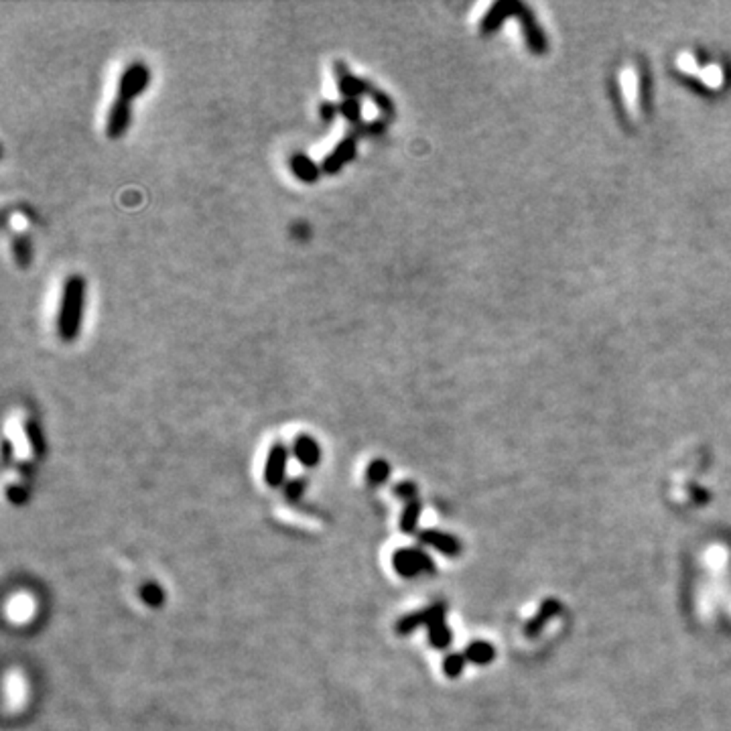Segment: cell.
<instances>
[{
    "mask_svg": "<svg viewBox=\"0 0 731 731\" xmlns=\"http://www.w3.org/2000/svg\"><path fill=\"white\" fill-rule=\"evenodd\" d=\"M86 299H88V281L82 274H69L61 287V299L55 317V330L61 341L71 343L82 333Z\"/></svg>",
    "mask_w": 731,
    "mask_h": 731,
    "instance_id": "6da1fadb",
    "label": "cell"
},
{
    "mask_svg": "<svg viewBox=\"0 0 731 731\" xmlns=\"http://www.w3.org/2000/svg\"><path fill=\"white\" fill-rule=\"evenodd\" d=\"M153 73L151 67L144 61H133L122 69L120 77H118V86H116V98L126 102H134L140 94L146 92V88L151 86Z\"/></svg>",
    "mask_w": 731,
    "mask_h": 731,
    "instance_id": "7a4b0ae2",
    "label": "cell"
},
{
    "mask_svg": "<svg viewBox=\"0 0 731 731\" xmlns=\"http://www.w3.org/2000/svg\"><path fill=\"white\" fill-rule=\"evenodd\" d=\"M358 140L360 138L354 136V134L343 136L332 151L323 157V161L319 163L321 171L325 175H337L348 163H352L356 159V155H358Z\"/></svg>",
    "mask_w": 731,
    "mask_h": 731,
    "instance_id": "3957f363",
    "label": "cell"
},
{
    "mask_svg": "<svg viewBox=\"0 0 731 731\" xmlns=\"http://www.w3.org/2000/svg\"><path fill=\"white\" fill-rule=\"evenodd\" d=\"M392 565L397 569V573L402 577H415L419 573H433L435 565H433L431 557L419 549H400L392 557Z\"/></svg>",
    "mask_w": 731,
    "mask_h": 731,
    "instance_id": "277c9868",
    "label": "cell"
},
{
    "mask_svg": "<svg viewBox=\"0 0 731 731\" xmlns=\"http://www.w3.org/2000/svg\"><path fill=\"white\" fill-rule=\"evenodd\" d=\"M131 120H133V102L114 98L106 116V136L112 140L122 138L131 126Z\"/></svg>",
    "mask_w": 731,
    "mask_h": 731,
    "instance_id": "5b68a950",
    "label": "cell"
},
{
    "mask_svg": "<svg viewBox=\"0 0 731 731\" xmlns=\"http://www.w3.org/2000/svg\"><path fill=\"white\" fill-rule=\"evenodd\" d=\"M333 75H335V86H337V92L341 94V100H360V96H364L366 77L354 75L343 61L337 59L333 64Z\"/></svg>",
    "mask_w": 731,
    "mask_h": 731,
    "instance_id": "8992f818",
    "label": "cell"
},
{
    "mask_svg": "<svg viewBox=\"0 0 731 731\" xmlns=\"http://www.w3.org/2000/svg\"><path fill=\"white\" fill-rule=\"evenodd\" d=\"M287 462H289V449L283 443H274L268 451L265 464V482L268 486L276 488L283 484L285 480V471H287Z\"/></svg>",
    "mask_w": 731,
    "mask_h": 731,
    "instance_id": "52a82bcc",
    "label": "cell"
},
{
    "mask_svg": "<svg viewBox=\"0 0 731 731\" xmlns=\"http://www.w3.org/2000/svg\"><path fill=\"white\" fill-rule=\"evenodd\" d=\"M289 169L291 173L299 179L301 183H307V185H313L319 181L321 177V165L315 163L309 155L305 153H295L293 157H289Z\"/></svg>",
    "mask_w": 731,
    "mask_h": 731,
    "instance_id": "ba28073f",
    "label": "cell"
},
{
    "mask_svg": "<svg viewBox=\"0 0 731 731\" xmlns=\"http://www.w3.org/2000/svg\"><path fill=\"white\" fill-rule=\"evenodd\" d=\"M295 459L305 467H315L321 462V447L311 435H299L291 447Z\"/></svg>",
    "mask_w": 731,
    "mask_h": 731,
    "instance_id": "9c48e42d",
    "label": "cell"
},
{
    "mask_svg": "<svg viewBox=\"0 0 731 731\" xmlns=\"http://www.w3.org/2000/svg\"><path fill=\"white\" fill-rule=\"evenodd\" d=\"M421 540L427 542V544H431L435 549H439L441 553H445V555H449V557H455V555H459V551H462L459 540H457L455 536L445 534V532L425 531L421 534Z\"/></svg>",
    "mask_w": 731,
    "mask_h": 731,
    "instance_id": "30bf717a",
    "label": "cell"
},
{
    "mask_svg": "<svg viewBox=\"0 0 731 731\" xmlns=\"http://www.w3.org/2000/svg\"><path fill=\"white\" fill-rule=\"evenodd\" d=\"M364 96L370 98V102L378 108V112H380V114H384L386 118H395V114H397V106H395L392 98H390L384 90H380L374 82H370V79H366Z\"/></svg>",
    "mask_w": 731,
    "mask_h": 731,
    "instance_id": "8fae6325",
    "label": "cell"
},
{
    "mask_svg": "<svg viewBox=\"0 0 731 731\" xmlns=\"http://www.w3.org/2000/svg\"><path fill=\"white\" fill-rule=\"evenodd\" d=\"M441 611H445L443 605H433V607H427V609H423V611H417V614H412V616H406V618L400 620L397 630H399L400 634H408V632H412L415 628L423 626V624L429 626Z\"/></svg>",
    "mask_w": 731,
    "mask_h": 731,
    "instance_id": "7c38bea8",
    "label": "cell"
},
{
    "mask_svg": "<svg viewBox=\"0 0 731 731\" xmlns=\"http://www.w3.org/2000/svg\"><path fill=\"white\" fill-rule=\"evenodd\" d=\"M12 254H15V260L21 268H27L33 260V248H31V242L23 236V234H15L12 236Z\"/></svg>",
    "mask_w": 731,
    "mask_h": 731,
    "instance_id": "4fadbf2b",
    "label": "cell"
},
{
    "mask_svg": "<svg viewBox=\"0 0 731 731\" xmlns=\"http://www.w3.org/2000/svg\"><path fill=\"white\" fill-rule=\"evenodd\" d=\"M429 634H431V644L435 648H445L451 642V632L445 626V611H441L429 624Z\"/></svg>",
    "mask_w": 731,
    "mask_h": 731,
    "instance_id": "5bb4252c",
    "label": "cell"
},
{
    "mask_svg": "<svg viewBox=\"0 0 731 731\" xmlns=\"http://www.w3.org/2000/svg\"><path fill=\"white\" fill-rule=\"evenodd\" d=\"M466 658L475 665H486L494 658V646L488 642H473L467 646Z\"/></svg>",
    "mask_w": 731,
    "mask_h": 731,
    "instance_id": "9a60e30c",
    "label": "cell"
},
{
    "mask_svg": "<svg viewBox=\"0 0 731 731\" xmlns=\"http://www.w3.org/2000/svg\"><path fill=\"white\" fill-rule=\"evenodd\" d=\"M25 435H27V441H29V445H31L35 455L41 457L47 447H45L43 431H41V427H39V423H37L35 419H27V421H25Z\"/></svg>",
    "mask_w": 731,
    "mask_h": 731,
    "instance_id": "2e32d148",
    "label": "cell"
},
{
    "mask_svg": "<svg viewBox=\"0 0 731 731\" xmlns=\"http://www.w3.org/2000/svg\"><path fill=\"white\" fill-rule=\"evenodd\" d=\"M421 510H423V506H421L419 500H408L406 506H404V510H402L400 529L404 532L415 531V526H417V522H419V516H421Z\"/></svg>",
    "mask_w": 731,
    "mask_h": 731,
    "instance_id": "e0dca14e",
    "label": "cell"
},
{
    "mask_svg": "<svg viewBox=\"0 0 731 731\" xmlns=\"http://www.w3.org/2000/svg\"><path fill=\"white\" fill-rule=\"evenodd\" d=\"M559 611V601L557 599H547L544 603H542V607H540V611H538V616L532 620L531 624H529V628H526V632L531 634V636H534L536 632L540 630L542 626H544V622L549 620V618H553L555 614Z\"/></svg>",
    "mask_w": 731,
    "mask_h": 731,
    "instance_id": "ac0fdd59",
    "label": "cell"
},
{
    "mask_svg": "<svg viewBox=\"0 0 731 731\" xmlns=\"http://www.w3.org/2000/svg\"><path fill=\"white\" fill-rule=\"evenodd\" d=\"M339 114L354 126L362 124V102L360 100H341L339 102Z\"/></svg>",
    "mask_w": 731,
    "mask_h": 731,
    "instance_id": "d6986e66",
    "label": "cell"
},
{
    "mask_svg": "<svg viewBox=\"0 0 731 731\" xmlns=\"http://www.w3.org/2000/svg\"><path fill=\"white\" fill-rule=\"evenodd\" d=\"M388 475H390V466L384 459H374L366 471V477L370 484H382L388 480Z\"/></svg>",
    "mask_w": 731,
    "mask_h": 731,
    "instance_id": "ffe728a7",
    "label": "cell"
},
{
    "mask_svg": "<svg viewBox=\"0 0 731 731\" xmlns=\"http://www.w3.org/2000/svg\"><path fill=\"white\" fill-rule=\"evenodd\" d=\"M384 131H386L384 120H372V122H362V124L354 126L350 134L362 138V136H380V134H384Z\"/></svg>",
    "mask_w": 731,
    "mask_h": 731,
    "instance_id": "44dd1931",
    "label": "cell"
},
{
    "mask_svg": "<svg viewBox=\"0 0 731 731\" xmlns=\"http://www.w3.org/2000/svg\"><path fill=\"white\" fill-rule=\"evenodd\" d=\"M142 599L149 603V605H161L163 603V599H165V594H163V589L159 587V585H155V583H149V585H144L142 587Z\"/></svg>",
    "mask_w": 731,
    "mask_h": 731,
    "instance_id": "7402d4cb",
    "label": "cell"
},
{
    "mask_svg": "<svg viewBox=\"0 0 731 731\" xmlns=\"http://www.w3.org/2000/svg\"><path fill=\"white\" fill-rule=\"evenodd\" d=\"M464 665H466V656H462V654H451V656L445 658L443 668H445V674H447V676H457V674H462Z\"/></svg>",
    "mask_w": 731,
    "mask_h": 731,
    "instance_id": "603a6c76",
    "label": "cell"
},
{
    "mask_svg": "<svg viewBox=\"0 0 731 731\" xmlns=\"http://www.w3.org/2000/svg\"><path fill=\"white\" fill-rule=\"evenodd\" d=\"M337 116H339V104H335V102L332 100H323L319 104V118H321V122L332 124Z\"/></svg>",
    "mask_w": 731,
    "mask_h": 731,
    "instance_id": "cb8c5ba5",
    "label": "cell"
},
{
    "mask_svg": "<svg viewBox=\"0 0 731 731\" xmlns=\"http://www.w3.org/2000/svg\"><path fill=\"white\" fill-rule=\"evenodd\" d=\"M395 494L408 502V500L417 498V488H415L412 482H402V484H399V486L395 488Z\"/></svg>",
    "mask_w": 731,
    "mask_h": 731,
    "instance_id": "d4e9b609",
    "label": "cell"
},
{
    "mask_svg": "<svg viewBox=\"0 0 731 731\" xmlns=\"http://www.w3.org/2000/svg\"><path fill=\"white\" fill-rule=\"evenodd\" d=\"M305 492V482L303 480H293L287 488V496L293 500L301 498V494Z\"/></svg>",
    "mask_w": 731,
    "mask_h": 731,
    "instance_id": "484cf974",
    "label": "cell"
}]
</instances>
